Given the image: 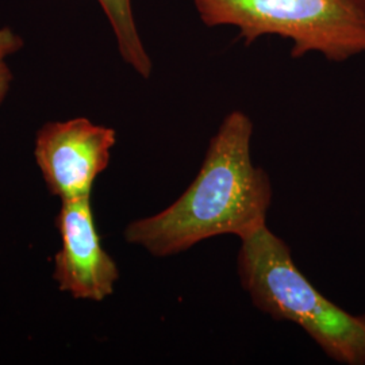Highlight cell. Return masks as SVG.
Returning <instances> with one entry per match:
<instances>
[{
    "mask_svg": "<svg viewBox=\"0 0 365 365\" xmlns=\"http://www.w3.org/2000/svg\"><path fill=\"white\" fill-rule=\"evenodd\" d=\"M24 46V39L15 34L10 27L0 29V105L10 91L13 73L6 63V58L18 52Z\"/></svg>",
    "mask_w": 365,
    "mask_h": 365,
    "instance_id": "52a82bcc",
    "label": "cell"
},
{
    "mask_svg": "<svg viewBox=\"0 0 365 365\" xmlns=\"http://www.w3.org/2000/svg\"><path fill=\"white\" fill-rule=\"evenodd\" d=\"M114 30L122 58L143 78L152 73V60L135 26L131 0H98Z\"/></svg>",
    "mask_w": 365,
    "mask_h": 365,
    "instance_id": "8992f818",
    "label": "cell"
},
{
    "mask_svg": "<svg viewBox=\"0 0 365 365\" xmlns=\"http://www.w3.org/2000/svg\"><path fill=\"white\" fill-rule=\"evenodd\" d=\"M253 122L232 111L210 140L194 182L167 209L135 220L125 240L156 257H170L214 237L240 241L267 226L272 205L269 175L252 160Z\"/></svg>",
    "mask_w": 365,
    "mask_h": 365,
    "instance_id": "6da1fadb",
    "label": "cell"
},
{
    "mask_svg": "<svg viewBox=\"0 0 365 365\" xmlns=\"http://www.w3.org/2000/svg\"><path fill=\"white\" fill-rule=\"evenodd\" d=\"M115 143L114 129L87 118L43 125L36 137L34 157L51 194L61 200L91 196Z\"/></svg>",
    "mask_w": 365,
    "mask_h": 365,
    "instance_id": "277c9868",
    "label": "cell"
},
{
    "mask_svg": "<svg viewBox=\"0 0 365 365\" xmlns=\"http://www.w3.org/2000/svg\"><path fill=\"white\" fill-rule=\"evenodd\" d=\"M237 274L260 312L298 325L331 360L365 364V317L346 313L314 287L268 226L241 241Z\"/></svg>",
    "mask_w": 365,
    "mask_h": 365,
    "instance_id": "7a4b0ae2",
    "label": "cell"
},
{
    "mask_svg": "<svg viewBox=\"0 0 365 365\" xmlns=\"http://www.w3.org/2000/svg\"><path fill=\"white\" fill-rule=\"evenodd\" d=\"M61 248L54 256L53 279L75 299L101 302L113 295L119 279L114 259L102 245L91 196L61 200L56 217Z\"/></svg>",
    "mask_w": 365,
    "mask_h": 365,
    "instance_id": "5b68a950",
    "label": "cell"
},
{
    "mask_svg": "<svg viewBox=\"0 0 365 365\" xmlns=\"http://www.w3.org/2000/svg\"><path fill=\"white\" fill-rule=\"evenodd\" d=\"M209 27L235 26L245 43L262 36L292 41L291 54L344 61L365 52V10L357 0H192Z\"/></svg>",
    "mask_w": 365,
    "mask_h": 365,
    "instance_id": "3957f363",
    "label": "cell"
},
{
    "mask_svg": "<svg viewBox=\"0 0 365 365\" xmlns=\"http://www.w3.org/2000/svg\"><path fill=\"white\" fill-rule=\"evenodd\" d=\"M357 1H359V3L363 6V9L365 10V0H357Z\"/></svg>",
    "mask_w": 365,
    "mask_h": 365,
    "instance_id": "ba28073f",
    "label": "cell"
}]
</instances>
